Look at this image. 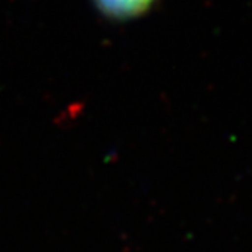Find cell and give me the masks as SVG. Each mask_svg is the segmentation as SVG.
Returning <instances> with one entry per match:
<instances>
[{
	"instance_id": "1",
	"label": "cell",
	"mask_w": 252,
	"mask_h": 252,
	"mask_svg": "<svg viewBox=\"0 0 252 252\" xmlns=\"http://www.w3.org/2000/svg\"><path fill=\"white\" fill-rule=\"evenodd\" d=\"M99 9L113 19H129L145 12L154 0H94Z\"/></svg>"
}]
</instances>
